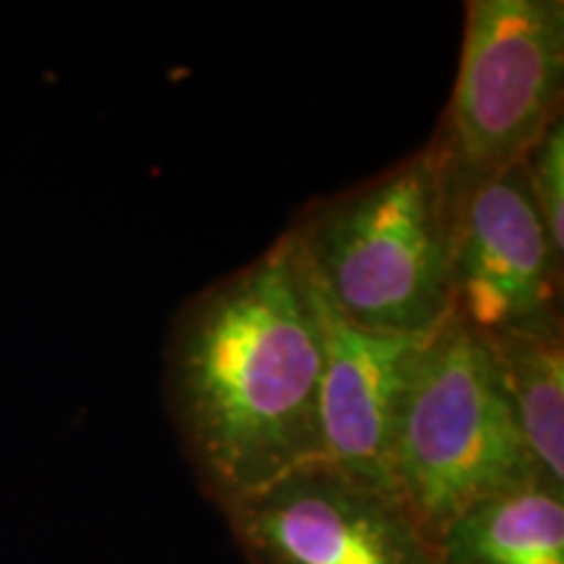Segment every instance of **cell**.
I'll use <instances>...</instances> for the list:
<instances>
[{
	"label": "cell",
	"mask_w": 564,
	"mask_h": 564,
	"mask_svg": "<svg viewBox=\"0 0 564 564\" xmlns=\"http://www.w3.org/2000/svg\"><path fill=\"white\" fill-rule=\"evenodd\" d=\"M322 327L291 230L175 316L165 394L217 505L324 460Z\"/></svg>",
	"instance_id": "1"
},
{
	"label": "cell",
	"mask_w": 564,
	"mask_h": 564,
	"mask_svg": "<svg viewBox=\"0 0 564 564\" xmlns=\"http://www.w3.org/2000/svg\"><path fill=\"white\" fill-rule=\"evenodd\" d=\"M436 564H564V491L533 481L470 505L434 539Z\"/></svg>",
	"instance_id": "8"
},
{
	"label": "cell",
	"mask_w": 564,
	"mask_h": 564,
	"mask_svg": "<svg viewBox=\"0 0 564 564\" xmlns=\"http://www.w3.org/2000/svg\"><path fill=\"white\" fill-rule=\"evenodd\" d=\"M390 476L432 541L470 505L541 481L489 345L453 314L426 335L408 369L392 419Z\"/></svg>",
	"instance_id": "3"
},
{
	"label": "cell",
	"mask_w": 564,
	"mask_h": 564,
	"mask_svg": "<svg viewBox=\"0 0 564 564\" xmlns=\"http://www.w3.org/2000/svg\"><path fill=\"white\" fill-rule=\"evenodd\" d=\"M562 0H470L453 102L434 141L455 173L505 171L562 116Z\"/></svg>",
	"instance_id": "4"
},
{
	"label": "cell",
	"mask_w": 564,
	"mask_h": 564,
	"mask_svg": "<svg viewBox=\"0 0 564 564\" xmlns=\"http://www.w3.org/2000/svg\"><path fill=\"white\" fill-rule=\"evenodd\" d=\"M523 171L531 186L535 209L552 241L556 257L564 259V118H554L539 141L525 152Z\"/></svg>",
	"instance_id": "10"
},
{
	"label": "cell",
	"mask_w": 564,
	"mask_h": 564,
	"mask_svg": "<svg viewBox=\"0 0 564 564\" xmlns=\"http://www.w3.org/2000/svg\"><path fill=\"white\" fill-rule=\"evenodd\" d=\"M288 230L324 299L358 327L429 335L453 314V167L434 139Z\"/></svg>",
	"instance_id": "2"
},
{
	"label": "cell",
	"mask_w": 564,
	"mask_h": 564,
	"mask_svg": "<svg viewBox=\"0 0 564 564\" xmlns=\"http://www.w3.org/2000/svg\"><path fill=\"white\" fill-rule=\"evenodd\" d=\"M514 426L535 474L564 491V337L562 333H518L486 340Z\"/></svg>",
	"instance_id": "9"
},
{
	"label": "cell",
	"mask_w": 564,
	"mask_h": 564,
	"mask_svg": "<svg viewBox=\"0 0 564 564\" xmlns=\"http://www.w3.org/2000/svg\"><path fill=\"white\" fill-rule=\"evenodd\" d=\"M251 564H436L398 497L314 460L223 505Z\"/></svg>",
	"instance_id": "6"
},
{
	"label": "cell",
	"mask_w": 564,
	"mask_h": 564,
	"mask_svg": "<svg viewBox=\"0 0 564 564\" xmlns=\"http://www.w3.org/2000/svg\"><path fill=\"white\" fill-rule=\"evenodd\" d=\"M453 167V165H449ZM562 264L528 186L523 160L497 173L453 171V316L489 340L562 333Z\"/></svg>",
	"instance_id": "5"
},
{
	"label": "cell",
	"mask_w": 564,
	"mask_h": 564,
	"mask_svg": "<svg viewBox=\"0 0 564 564\" xmlns=\"http://www.w3.org/2000/svg\"><path fill=\"white\" fill-rule=\"evenodd\" d=\"M312 291L324 348V460L373 489L398 497L390 476L394 405H398L408 369H411L426 335H392L364 329L345 319L333 303L324 299L314 280Z\"/></svg>",
	"instance_id": "7"
}]
</instances>
